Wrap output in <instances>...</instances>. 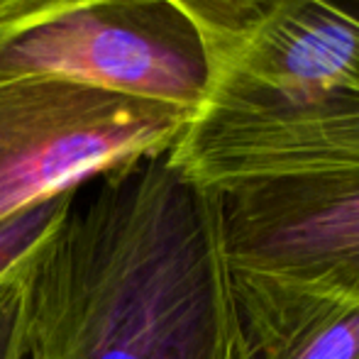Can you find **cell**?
I'll list each match as a JSON object with an SVG mask.
<instances>
[{"mask_svg": "<svg viewBox=\"0 0 359 359\" xmlns=\"http://www.w3.org/2000/svg\"><path fill=\"white\" fill-rule=\"evenodd\" d=\"M191 115L52 79H0V220L169 154Z\"/></svg>", "mask_w": 359, "mask_h": 359, "instance_id": "4", "label": "cell"}, {"mask_svg": "<svg viewBox=\"0 0 359 359\" xmlns=\"http://www.w3.org/2000/svg\"><path fill=\"white\" fill-rule=\"evenodd\" d=\"M100 181L34 259L22 359H240L215 191L166 154Z\"/></svg>", "mask_w": 359, "mask_h": 359, "instance_id": "1", "label": "cell"}, {"mask_svg": "<svg viewBox=\"0 0 359 359\" xmlns=\"http://www.w3.org/2000/svg\"><path fill=\"white\" fill-rule=\"evenodd\" d=\"M74 203L76 194H62L0 220V281L37 259L62 230Z\"/></svg>", "mask_w": 359, "mask_h": 359, "instance_id": "8", "label": "cell"}, {"mask_svg": "<svg viewBox=\"0 0 359 359\" xmlns=\"http://www.w3.org/2000/svg\"><path fill=\"white\" fill-rule=\"evenodd\" d=\"M240 359H359V298L230 266Z\"/></svg>", "mask_w": 359, "mask_h": 359, "instance_id": "6", "label": "cell"}, {"mask_svg": "<svg viewBox=\"0 0 359 359\" xmlns=\"http://www.w3.org/2000/svg\"><path fill=\"white\" fill-rule=\"evenodd\" d=\"M32 264L0 281V359H22Z\"/></svg>", "mask_w": 359, "mask_h": 359, "instance_id": "9", "label": "cell"}, {"mask_svg": "<svg viewBox=\"0 0 359 359\" xmlns=\"http://www.w3.org/2000/svg\"><path fill=\"white\" fill-rule=\"evenodd\" d=\"M232 269L359 298V171L220 191Z\"/></svg>", "mask_w": 359, "mask_h": 359, "instance_id": "5", "label": "cell"}, {"mask_svg": "<svg viewBox=\"0 0 359 359\" xmlns=\"http://www.w3.org/2000/svg\"><path fill=\"white\" fill-rule=\"evenodd\" d=\"M166 159L215 194L359 171V0H284L213 62Z\"/></svg>", "mask_w": 359, "mask_h": 359, "instance_id": "2", "label": "cell"}, {"mask_svg": "<svg viewBox=\"0 0 359 359\" xmlns=\"http://www.w3.org/2000/svg\"><path fill=\"white\" fill-rule=\"evenodd\" d=\"M213 59L169 0H0V79H52L194 115Z\"/></svg>", "mask_w": 359, "mask_h": 359, "instance_id": "3", "label": "cell"}, {"mask_svg": "<svg viewBox=\"0 0 359 359\" xmlns=\"http://www.w3.org/2000/svg\"><path fill=\"white\" fill-rule=\"evenodd\" d=\"M196 25L213 62L227 57L284 0H169Z\"/></svg>", "mask_w": 359, "mask_h": 359, "instance_id": "7", "label": "cell"}]
</instances>
